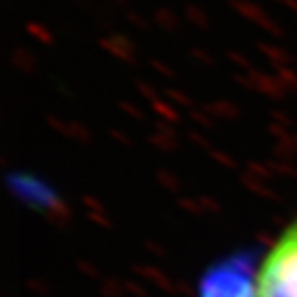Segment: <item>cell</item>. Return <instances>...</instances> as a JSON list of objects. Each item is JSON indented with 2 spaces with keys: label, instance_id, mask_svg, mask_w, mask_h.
Returning a JSON list of instances; mask_svg holds the SVG:
<instances>
[{
  "label": "cell",
  "instance_id": "7a4b0ae2",
  "mask_svg": "<svg viewBox=\"0 0 297 297\" xmlns=\"http://www.w3.org/2000/svg\"><path fill=\"white\" fill-rule=\"evenodd\" d=\"M201 297H255V272L247 274L237 264L212 268L201 282Z\"/></svg>",
  "mask_w": 297,
  "mask_h": 297
},
{
  "label": "cell",
  "instance_id": "6da1fadb",
  "mask_svg": "<svg viewBox=\"0 0 297 297\" xmlns=\"http://www.w3.org/2000/svg\"><path fill=\"white\" fill-rule=\"evenodd\" d=\"M255 297H297V220L280 232L255 268Z\"/></svg>",
  "mask_w": 297,
  "mask_h": 297
}]
</instances>
